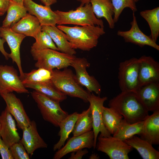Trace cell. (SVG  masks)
Segmentation results:
<instances>
[{"instance_id": "cell-1", "label": "cell", "mask_w": 159, "mask_h": 159, "mask_svg": "<svg viewBox=\"0 0 159 159\" xmlns=\"http://www.w3.org/2000/svg\"><path fill=\"white\" fill-rule=\"evenodd\" d=\"M65 34L68 41L74 49L89 51L96 47L99 38L105 33L104 27L96 25L73 27L58 25Z\"/></svg>"}, {"instance_id": "cell-2", "label": "cell", "mask_w": 159, "mask_h": 159, "mask_svg": "<svg viewBox=\"0 0 159 159\" xmlns=\"http://www.w3.org/2000/svg\"><path fill=\"white\" fill-rule=\"evenodd\" d=\"M108 106L130 123L143 121L149 115V112L139 102L133 92H121L109 101Z\"/></svg>"}, {"instance_id": "cell-3", "label": "cell", "mask_w": 159, "mask_h": 159, "mask_svg": "<svg viewBox=\"0 0 159 159\" xmlns=\"http://www.w3.org/2000/svg\"><path fill=\"white\" fill-rule=\"evenodd\" d=\"M51 82L56 88L65 95L88 102L91 93L82 88L71 69L66 68L62 71L53 69Z\"/></svg>"}, {"instance_id": "cell-4", "label": "cell", "mask_w": 159, "mask_h": 159, "mask_svg": "<svg viewBox=\"0 0 159 159\" xmlns=\"http://www.w3.org/2000/svg\"><path fill=\"white\" fill-rule=\"evenodd\" d=\"M31 53L35 60V64L37 68H42L52 70L67 68L71 66L76 57L58 51L50 49L36 50L31 49Z\"/></svg>"}, {"instance_id": "cell-5", "label": "cell", "mask_w": 159, "mask_h": 159, "mask_svg": "<svg viewBox=\"0 0 159 159\" xmlns=\"http://www.w3.org/2000/svg\"><path fill=\"white\" fill-rule=\"evenodd\" d=\"M54 11L58 16L57 24L58 25L71 24L80 26L96 25L104 27L103 21L96 17L90 3L80 5L74 10L67 11L57 10Z\"/></svg>"}, {"instance_id": "cell-6", "label": "cell", "mask_w": 159, "mask_h": 159, "mask_svg": "<svg viewBox=\"0 0 159 159\" xmlns=\"http://www.w3.org/2000/svg\"><path fill=\"white\" fill-rule=\"evenodd\" d=\"M31 95L44 120L56 127H59L61 121L69 115L62 109L60 102L35 90L32 92Z\"/></svg>"}, {"instance_id": "cell-7", "label": "cell", "mask_w": 159, "mask_h": 159, "mask_svg": "<svg viewBox=\"0 0 159 159\" xmlns=\"http://www.w3.org/2000/svg\"><path fill=\"white\" fill-rule=\"evenodd\" d=\"M138 59L133 57L120 63L118 79L121 92H135L139 88Z\"/></svg>"}, {"instance_id": "cell-8", "label": "cell", "mask_w": 159, "mask_h": 159, "mask_svg": "<svg viewBox=\"0 0 159 159\" xmlns=\"http://www.w3.org/2000/svg\"><path fill=\"white\" fill-rule=\"evenodd\" d=\"M95 148L106 154L110 159H129L128 154L133 148L125 142L111 135L97 138Z\"/></svg>"}, {"instance_id": "cell-9", "label": "cell", "mask_w": 159, "mask_h": 159, "mask_svg": "<svg viewBox=\"0 0 159 159\" xmlns=\"http://www.w3.org/2000/svg\"><path fill=\"white\" fill-rule=\"evenodd\" d=\"M13 92L19 93H29L13 66L0 65V95Z\"/></svg>"}, {"instance_id": "cell-10", "label": "cell", "mask_w": 159, "mask_h": 159, "mask_svg": "<svg viewBox=\"0 0 159 159\" xmlns=\"http://www.w3.org/2000/svg\"><path fill=\"white\" fill-rule=\"evenodd\" d=\"M107 99L106 97H101L92 93L88 97L87 100L90 103L92 119V129L94 134V145L95 149L99 133L103 137H109L111 134L107 130L104 124L102 119V111L104 103Z\"/></svg>"}, {"instance_id": "cell-11", "label": "cell", "mask_w": 159, "mask_h": 159, "mask_svg": "<svg viewBox=\"0 0 159 159\" xmlns=\"http://www.w3.org/2000/svg\"><path fill=\"white\" fill-rule=\"evenodd\" d=\"M90 64L84 57H76L71 66L74 69L76 77L79 83L85 87L90 92H94L98 96L101 92V87L97 80L93 76H90L87 70Z\"/></svg>"}, {"instance_id": "cell-12", "label": "cell", "mask_w": 159, "mask_h": 159, "mask_svg": "<svg viewBox=\"0 0 159 159\" xmlns=\"http://www.w3.org/2000/svg\"><path fill=\"white\" fill-rule=\"evenodd\" d=\"M26 37L23 34L14 32L11 27H0V37L5 40L10 48V58L13 62L16 64L21 80L24 73L21 67L20 49L21 44Z\"/></svg>"}, {"instance_id": "cell-13", "label": "cell", "mask_w": 159, "mask_h": 159, "mask_svg": "<svg viewBox=\"0 0 159 159\" xmlns=\"http://www.w3.org/2000/svg\"><path fill=\"white\" fill-rule=\"evenodd\" d=\"M138 59L139 88L149 84L159 83V62L150 56L143 55Z\"/></svg>"}, {"instance_id": "cell-14", "label": "cell", "mask_w": 159, "mask_h": 159, "mask_svg": "<svg viewBox=\"0 0 159 159\" xmlns=\"http://www.w3.org/2000/svg\"><path fill=\"white\" fill-rule=\"evenodd\" d=\"M132 18L130 29L127 31L119 30L117 32V35L122 37L126 42L131 43L141 47L149 46L159 51V46L156 42L140 29L135 12H133Z\"/></svg>"}, {"instance_id": "cell-15", "label": "cell", "mask_w": 159, "mask_h": 159, "mask_svg": "<svg viewBox=\"0 0 159 159\" xmlns=\"http://www.w3.org/2000/svg\"><path fill=\"white\" fill-rule=\"evenodd\" d=\"M94 145V134L91 130L70 138L65 145L56 152L53 158L60 159L69 153L84 148L90 149L93 148Z\"/></svg>"}, {"instance_id": "cell-16", "label": "cell", "mask_w": 159, "mask_h": 159, "mask_svg": "<svg viewBox=\"0 0 159 159\" xmlns=\"http://www.w3.org/2000/svg\"><path fill=\"white\" fill-rule=\"evenodd\" d=\"M0 95L6 103V107L15 119L18 127L22 130L28 127L31 121L19 99L12 92L3 93Z\"/></svg>"}, {"instance_id": "cell-17", "label": "cell", "mask_w": 159, "mask_h": 159, "mask_svg": "<svg viewBox=\"0 0 159 159\" xmlns=\"http://www.w3.org/2000/svg\"><path fill=\"white\" fill-rule=\"evenodd\" d=\"M139 102L148 112L159 110V83L142 86L135 92Z\"/></svg>"}, {"instance_id": "cell-18", "label": "cell", "mask_w": 159, "mask_h": 159, "mask_svg": "<svg viewBox=\"0 0 159 159\" xmlns=\"http://www.w3.org/2000/svg\"><path fill=\"white\" fill-rule=\"evenodd\" d=\"M24 5L29 13L36 16L42 26H55L59 17L50 6L38 4L32 0H24Z\"/></svg>"}, {"instance_id": "cell-19", "label": "cell", "mask_w": 159, "mask_h": 159, "mask_svg": "<svg viewBox=\"0 0 159 159\" xmlns=\"http://www.w3.org/2000/svg\"><path fill=\"white\" fill-rule=\"evenodd\" d=\"M0 135L6 145L9 148L20 141V138L12 115L6 107L0 115Z\"/></svg>"}, {"instance_id": "cell-20", "label": "cell", "mask_w": 159, "mask_h": 159, "mask_svg": "<svg viewBox=\"0 0 159 159\" xmlns=\"http://www.w3.org/2000/svg\"><path fill=\"white\" fill-rule=\"evenodd\" d=\"M22 130L23 136L20 141L31 156L36 150L47 148V144L38 132L37 124L34 120L31 121L29 126Z\"/></svg>"}, {"instance_id": "cell-21", "label": "cell", "mask_w": 159, "mask_h": 159, "mask_svg": "<svg viewBox=\"0 0 159 159\" xmlns=\"http://www.w3.org/2000/svg\"><path fill=\"white\" fill-rule=\"evenodd\" d=\"M144 120L140 138L152 145L159 144V110L153 112Z\"/></svg>"}, {"instance_id": "cell-22", "label": "cell", "mask_w": 159, "mask_h": 159, "mask_svg": "<svg viewBox=\"0 0 159 159\" xmlns=\"http://www.w3.org/2000/svg\"><path fill=\"white\" fill-rule=\"evenodd\" d=\"M11 28L16 32L35 39L42 31V26L38 19L28 13Z\"/></svg>"}, {"instance_id": "cell-23", "label": "cell", "mask_w": 159, "mask_h": 159, "mask_svg": "<svg viewBox=\"0 0 159 159\" xmlns=\"http://www.w3.org/2000/svg\"><path fill=\"white\" fill-rule=\"evenodd\" d=\"M41 30L46 32L56 44L59 51L71 55L76 53L67 40L65 34L55 26H42Z\"/></svg>"}, {"instance_id": "cell-24", "label": "cell", "mask_w": 159, "mask_h": 159, "mask_svg": "<svg viewBox=\"0 0 159 159\" xmlns=\"http://www.w3.org/2000/svg\"><path fill=\"white\" fill-rule=\"evenodd\" d=\"M90 3L96 17L98 19L105 18L109 28L113 29L115 24L113 16L114 8L111 0H91Z\"/></svg>"}, {"instance_id": "cell-25", "label": "cell", "mask_w": 159, "mask_h": 159, "mask_svg": "<svg viewBox=\"0 0 159 159\" xmlns=\"http://www.w3.org/2000/svg\"><path fill=\"white\" fill-rule=\"evenodd\" d=\"M124 142L136 149L143 159H159V152L146 140L134 135Z\"/></svg>"}, {"instance_id": "cell-26", "label": "cell", "mask_w": 159, "mask_h": 159, "mask_svg": "<svg viewBox=\"0 0 159 159\" xmlns=\"http://www.w3.org/2000/svg\"><path fill=\"white\" fill-rule=\"evenodd\" d=\"M81 114L75 112L68 115L61 121L59 126L60 130L58 134L60 138L53 146L54 151L59 149L64 145L65 142L72 131L76 121Z\"/></svg>"}, {"instance_id": "cell-27", "label": "cell", "mask_w": 159, "mask_h": 159, "mask_svg": "<svg viewBox=\"0 0 159 159\" xmlns=\"http://www.w3.org/2000/svg\"><path fill=\"white\" fill-rule=\"evenodd\" d=\"M24 85L26 88L34 89L51 99L59 102L67 98V95L56 88L51 81L42 83H28Z\"/></svg>"}, {"instance_id": "cell-28", "label": "cell", "mask_w": 159, "mask_h": 159, "mask_svg": "<svg viewBox=\"0 0 159 159\" xmlns=\"http://www.w3.org/2000/svg\"><path fill=\"white\" fill-rule=\"evenodd\" d=\"M143 122L144 120L130 123L122 119L113 136L124 141L133 135H139L142 131Z\"/></svg>"}, {"instance_id": "cell-29", "label": "cell", "mask_w": 159, "mask_h": 159, "mask_svg": "<svg viewBox=\"0 0 159 159\" xmlns=\"http://www.w3.org/2000/svg\"><path fill=\"white\" fill-rule=\"evenodd\" d=\"M6 11L7 15L3 21L2 26L5 27H11L27 13L24 5L10 0Z\"/></svg>"}, {"instance_id": "cell-30", "label": "cell", "mask_w": 159, "mask_h": 159, "mask_svg": "<svg viewBox=\"0 0 159 159\" xmlns=\"http://www.w3.org/2000/svg\"><path fill=\"white\" fill-rule=\"evenodd\" d=\"M123 116L111 107H103V121L105 127L111 134L117 130Z\"/></svg>"}, {"instance_id": "cell-31", "label": "cell", "mask_w": 159, "mask_h": 159, "mask_svg": "<svg viewBox=\"0 0 159 159\" xmlns=\"http://www.w3.org/2000/svg\"><path fill=\"white\" fill-rule=\"evenodd\" d=\"M53 70L39 68L34 69L28 73H24L22 83H37L48 82L51 81Z\"/></svg>"}, {"instance_id": "cell-32", "label": "cell", "mask_w": 159, "mask_h": 159, "mask_svg": "<svg viewBox=\"0 0 159 159\" xmlns=\"http://www.w3.org/2000/svg\"><path fill=\"white\" fill-rule=\"evenodd\" d=\"M140 14L148 24L151 31L150 36L156 42L159 36V7L141 11Z\"/></svg>"}, {"instance_id": "cell-33", "label": "cell", "mask_w": 159, "mask_h": 159, "mask_svg": "<svg viewBox=\"0 0 159 159\" xmlns=\"http://www.w3.org/2000/svg\"><path fill=\"white\" fill-rule=\"evenodd\" d=\"M81 113V115L76 121L72 132L73 136L87 132L92 128V119L90 106Z\"/></svg>"}, {"instance_id": "cell-34", "label": "cell", "mask_w": 159, "mask_h": 159, "mask_svg": "<svg viewBox=\"0 0 159 159\" xmlns=\"http://www.w3.org/2000/svg\"><path fill=\"white\" fill-rule=\"evenodd\" d=\"M35 42L31 47V49L41 50L50 49L59 51L49 35L46 32L41 31L36 39Z\"/></svg>"}, {"instance_id": "cell-35", "label": "cell", "mask_w": 159, "mask_h": 159, "mask_svg": "<svg viewBox=\"0 0 159 159\" xmlns=\"http://www.w3.org/2000/svg\"><path fill=\"white\" fill-rule=\"evenodd\" d=\"M114 8L113 20L115 23L118 21L124 9L128 8L135 12L137 11L135 2L134 0H111Z\"/></svg>"}, {"instance_id": "cell-36", "label": "cell", "mask_w": 159, "mask_h": 159, "mask_svg": "<svg viewBox=\"0 0 159 159\" xmlns=\"http://www.w3.org/2000/svg\"><path fill=\"white\" fill-rule=\"evenodd\" d=\"M9 149L13 159H29V154L20 141L15 143Z\"/></svg>"}, {"instance_id": "cell-37", "label": "cell", "mask_w": 159, "mask_h": 159, "mask_svg": "<svg viewBox=\"0 0 159 159\" xmlns=\"http://www.w3.org/2000/svg\"><path fill=\"white\" fill-rule=\"evenodd\" d=\"M0 154L2 159H13L9 148L6 145L0 135Z\"/></svg>"}, {"instance_id": "cell-38", "label": "cell", "mask_w": 159, "mask_h": 159, "mask_svg": "<svg viewBox=\"0 0 159 159\" xmlns=\"http://www.w3.org/2000/svg\"><path fill=\"white\" fill-rule=\"evenodd\" d=\"M72 152L69 159H81L84 155L87 154L88 151L87 149L85 148L78 150L76 152Z\"/></svg>"}, {"instance_id": "cell-39", "label": "cell", "mask_w": 159, "mask_h": 159, "mask_svg": "<svg viewBox=\"0 0 159 159\" xmlns=\"http://www.w3.org/2000/svg\"><path fill=\"white\" fill-rule=\"evenodd\" d=\"M10 0H0V11L4 14L9 6Z\"/></svg>"}, {"instance_id": "cell-40", "label": "cell", "mask_w": 159, "mask_h": 159, "mask_svg": "<svg viewBox=\"0 0 159 159\" xmlns=\"http://www.w3.org/2000/svg\"><path fill=\"white\" fill-rule=\"evenodd\" d=\"M5 40L3 38H0V51L5 57L6 59L8 60L10 58V54L7 53L5 50L4 46Z\"/></svg>"}, {"instance_id": "cell-41", "label": "cell", "mask_w": 159, "mask_h": 159, "mask_svg": "<svg viewBox=\"0 0 159 159\" xmlns=\"http://www.w3.org/2000/svg\"><path fill=\"white\" fill-rule=\"evenodd\" d=\"M45 6H50L57 2V0H39Z\"/></svg>"}, {"instance_id": "cell-42", "label": "cell", "mask_w": 159, "mask_h": 159, "mask_svg": "<svg viewBox=\"0 0 159 159\" xmlns=\"http://www.w3.org/2000/svg\"><path fill=\"white\" fill-rule=\"evenodd\" d=\"M80 3V5H83L90 3L91 0H76Z\"/></svg>"}, {"instance_id": "cell-43", "label": "cell", "mask_w": 159, "mask_h": 159, "mask_svg": "<svg viewBox=\"0 0 159 159\" xmlns=\"http://www.w3.org/2000/svg\"><path fill=\"white\" fill-rule=\"evenodd\" d=\"M99 158V156L97 154H92L89 157V159H97Z\"/></svg>"}, {"instance_id": "cell-44", "label": "cell", "mask_w": 159, "mask_h": 159, "mask_svg": "<svg viewBox=\"0 0 159 159\" xmlns=\"http://www.w3.org/2000/svg\"><path fill=\"white\" fill-rule=\"evenodd\" d=\"M21 5H24V0H10Z\"/></svg>"}, {"instance_id": "cell-45", "label": "cell", "mask_w": 159, "mask_h": 159, "mask_svg": "<svg viewBox=\"0 0 159 159\" xmlns=\"http://www.w3.org/2000/svg\"><path fill=\"white\" fill-rule=\"evenodd\" d=\"M4 14L3 13L0 11V16H2Z\"/></svg>"}, {"instance_id": "cell-46", "label": "cell", "mask_w": 159, "mask_h": 159, "mask_svg": "<svg viewBox=\"0 0 159 159\" xmlns=\"http://www.w3.org/2000/svg\"><path fill=\"white\" fill-rule=\"evenodd\" d=\"M135 2H137L139 1L140 0H134Z\"/></svg>"}, {"instance_id": "cell-47", "label": "cell", "mask_w": 159, "mask_h": 159, "mask_svg": "<svg viewBox=\"0 0 159 159\" xmlns=\"http://www.w3.org/2000/svg\"></svg>"}]
</instances>
